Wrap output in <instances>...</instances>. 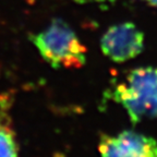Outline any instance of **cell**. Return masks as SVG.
I'll list each match as a JSON object with an SVG mask.
<instances>
[{"label":"cell","mask_w":157,"mask_h":157,"mask_svg":"<svg viewBox=\"0 0 157 157\" xmlns=\"http://www.w3.org/2000/svg\"><path fill=\"white\" fill-rule=\"evenodd\" d=\"M111 96L132 122L157 118V67L134 69L116 85Z\"/></svg>","instance_id":"obj_1"},{"label":"cell","mask_w":157,"mask_h":157,"mask_svg":"<svg viewBox=\"0 0 157 157\" xmlns=\"http://www.w3.org/2000/svg\"><path fill=\"white\" fill-rule=\"evenodd\" d=\"M33 43L45 61L54 68L76 69L85 63V46L62 20H55L34 35Z\"/></svg>","instance_id":"obj_2"},{"label":"cell","mask_w":157,"mask_h":157,"mask_svg":"<svg viewBox=\"0 0 157 157\" xmlns=\"http://www.w3.org/2000/svg\"><path fill=\"white\" fill-rule=\"evenodd\" d=\"M101 52L115 62H124L140 55L144 47V35L133 23L113 25L101 39Z\"/></svg>","instance_id":"obj_3"},{"label":"cell","mask_w":157,"mask_h":157,"mask_svg":"<svg viewBox=\"0 0 157 157\" xmlns=\"http://www.w3.org/2000/svg\"><path fill=\"white\" fill-rule=\"evenodd\" d=\"M98 150L101 157H157V141L134 131H122L101 137Z\"/></svg>","instance_id":"obj_4"},{"label":"cell","mask_w":157,"mask_h":157,"mask_svg":"<svg viewBox=\"0 0 157 157\" xmlns=\"http://www.w3.org/2000/svg\"><path fill=\"white\" fill-rule=\"evenodd\" d=\"M0 157H17V145L9 122L0 115Z\"/></svg>","instance_id":"obj_5"},{"label":"cell","mask_w":157,"mask_h":157,"mask_svg":"<svg viewBox=\"0 0 157 157\" xmlns=\"http://www.w3.org/2000/svg\"><path fill=\"white\" fill-rule=\"evenodd\" d=\"M78 2H87V3H91V2H95V3H107V2H113L115 0H78Z\"/></svg>","instance_id":"obj_6"},{"label":"cell","mask_w":157,"mask_h":157,"mask_svg":"<svg viewBox=\"0 0 157 157\" xmlns=\"http://www.w3.org/2000/svg\"><path fill=\"white\" fill-rule=\"evenodd\" d=\"M147 1H148L152 6H154V7L157 8V0H147Z\"/></svg>","instance_id":"obj_7"}]
</instances>
